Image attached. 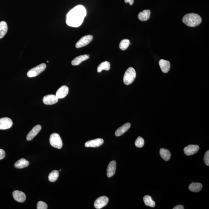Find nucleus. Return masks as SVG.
<instances>
[{
    "mask_svg": "<svg viewBox=\"0 0 209 209\" xmlns=\"http://www.w3.org/2000/svg\"><path fill=\"white\" fill-rule=\"evenodd\" d=\"M86 15V9L82 5H78L70 11L67 16V25L71 27H78L83 22Z\"/></svg>",
    "mask_w": 209,
    "mask_h": 209,
    "instance_id": "f257e3e1",
    "label": "nucleus"
},
{
    "mask_svg": "<svg viewBox=\"0 0 209 209\" xmlns=\"http://www.w3.org/2000/svg\"><path fill=\"white\" fill-rule=\"evenodd\" d=\"M182 21L188 27H193L199 25L202 22V19L197 14L189 13L184 16Z\"/></svg>",
    "mask_w": 209,
    "mask_h": 209,
    "instance_id": "f03ea898",
    "label": "nucleus"
},
{
    "mask_svg": "<svg viewBox=\"0 0 209 209\" xmlns=\"http://www.w3.org/2000/svg\"><path fill=\"white\" fill-rule=\"evenodd\" d=\"M136 77L135 70L133 67H129L125 73L123 78L124 82L125 85H130L133 83Z\"/></svg>",
    "mask_w": 209,
    "mask_h": 209,
    "instance_id": "7ed1b4c3",
    "label": "nucleus"
},
{
    "mask_svg": "<svg viewBox=\"0 0 209 209\" xmlns=\"http://www.w3.org/2000/svg\"><path fill=\"white\" fill-rule=\"evenodd\" d=\"M50 143L52 146L57 149H61L63 146V141L59 135L57 133H53L51 135Z\"/></svg>",
    "mask_w": 209,
    "mask_h": 209,
    "instance_id": "20e7f679",
    "label": "nucleus"
},
{
    "mask_svg": "<svg viewBox=\"0 0 209 209\" xmlns=\"http://www.w3.org/2000/svg\"><path fill=\"white\" fill-rule=\"evenodd\" d=\"M46 68V65L42 63L30 69L27 72V75L28 77L32 78L37 76L41 72H43Z\"/></svg>",
    "mask_w": 209,
    "mask_h": 209,
    "instance_id": "39448f33",
    "label": "nucleus"
},
{
    "mask_svg": "<svg viewBox=\"0 0 209 209\" xmlns=\"http://www.w3.org/2000/svg\"><path fill=\"white\" fill-rule=\"evenodd\" d=\"M93 39V36L88 35L85 36L81 38L76 43V47L78 49L84 47L88 45L92 42Z\"/></svg>",
    "mask_w": 209,
    "mask_h": 209,
    "instance_id": "423d86ee",
    "label": "nucleus"
},
{
    "mask_svg": "<svg viewBox=\"0 0 209 209\" xmlns=\"http://www.w3.org/2000/svg\"><path fill=\"white\" fill-rule=\"evenodd\" d=\"M109 199L107 196H103L98 198L94 203V207L96 209H100L106 206Z\"/></svg>",
    "mask_w": 209,
    "mask_h": 209,
    "instance_id": "0eeeda50",
    "label": "nucleus"
},
{
    "mask_svg": "<svg viewBox=\"0 0 209 209\" xmlns=\"http://www.w3.org/2000/svg\"><path fill=\"white\" fill-rule=\"evenodd\" d=\"M12 120L8 117H3L0 119V130H5L10 128L13 126Z\"/></svg>",
    "mask_w": 209,
    "mask_h": 209,
    "instance_id": "6e6552de",
    "label": "nucleus"
},
{
    "mask_svg": "<svg viewBox=\"0 0 209 209\" xmlns=\"http://www.w3.org/2000/svg\"><path fill=\"white\" fill-rule=\"evenodd\" d=\"M59 98L53 95H49L44 96L43 99L44 104L47 105H52L58 102Z\"/></svg>",
    "mask_w": 209,
    "mask_h": 209,
    "instance_id": "1a4fd4ad",
    "label": "nucleus"
},
{
    "mask_svg": "<svg viewBox=\"0 0 209 209\" xmlns=\"http://www.w3.org/2000/svg\"><path fill=\"white\" fill-rule=\"evenodd\" d=\"M199 149L198 146L191 144L184 148V152L185 154L187 156H191L197 153L198 152Z\"/></svg>",
    "mask_w": 209,
    "mask_h": 209,
    "instance_id": "9d476101",
    "label": "nucleus"
},
{
    "mask_svg": "<svg viewBox=\"0 0 209 209\" xmlns=\"http://www.w3.org/2000/svg\"><path fill=\"white\" fill-rule=\"evenodd\" d=\"M104 143V140L103 139L97 138L87 141L85 143V146L86 147L97 148L101 146Z\"/></svg>",
    "mask_w": 209,
    "mask_h": 209,
    "instance_id": "9b49d317",
    "label": "nucleus"
},
{
    "mask_svg": "<svg viewBox=\"0 0 209 209\" xmlns=\"http://www.w3.org/2000/svg\"><path fill=\"white\" fill-rule=\"evenodd\" d=\"M41 129H42V127L40 125H37L33 128L32 130L27 135V141H30L32 140L34 137L39 133Z\"/></svg>",
    "mask_w": 209,
    "mask_h": 209,
    "instance_id": "f8f14e48",
    "label": "nucleus"
},
{
    "mask_svg": "<svg viewBox=\"0 0 209 209\" xmlns=\"http://www.w3.org/2000/svg\"><path fill=\"white\" fill-rule=\"evenodd\" d=\"M68 93L69 88L66 85H63L57 90L56 96L59 99H62L65 98Z\"/></svg>",
    "mask_w": 209,
    "mask_h": 209,
    "instance_id": "ddd939ff",
    "label": "nucleus"
},
{
    "mask_svg": "<svg viewBox=\"0 0 209 209\" xmlns=\"http://www.w3.org/2000/svg\"><path fill=\"white\" fill-rule=\"evenodd\" d=\"M116 169V162L115 160L110 162L107 169V176L112 177L115 174Z\"/></svg>",
    "mask_w": 209,
    "mask_h": 209,
    "instance_id": "4468645a",
    "label": "nucleus"
},
{
    "mask_svg": "<svg viewBox=\"0 0 209 209\" xmlns=\"http://www.w3.org/2000/svg\"><path fill=\"white\" fill-rule=\"evenodd\" d=\"M13 195L14 198L16 201L23 203L26 200V196L25 194L20 191H14L13 192Z\"/></svg>",
    "mask_w": 209,
    "mask_h": 209,
    "instance_id": "2eb2a0df",
    "label": "nucleus"
},
{
    "mask_svg": "<svg viewBox=\"0 0 209 209\" xmlns=\"http://www.w3.org/2000/svg\"><path fill=\"white\" fill-rule=\"evenodd\" d=\"M159 64L161 69L163 73H166L169 71L170 68V64L169 61L161 59L159 60Z\"/></svg>",
    "mask_w": 209,
    "mask_h": 209,
    "instance_id": "dca6fc26",
    "label": "nucleus"
},
{
    "mask_svg": "<svg viewBox=\"0 0 209 209\" xmlns=\"http://www.w3.org/2000/svg\"><path fill=\"white\" fill-rule=\"evenodd\" d=\"M130 127V123L125 124L123 126H121L116 130L115 132V135L116 137H120L124 134L128 130Z\"/></svg>",
    "mask_w": 209,
    "mask_h": 209,
    "instance_id": "f3484780",
    "label": "nucleus"
},
{
    "mask_svg": "<svg viewBox=\"0 0 209 209\" xmlns=\"http://www.w3.org/2000/svg\"><path fill=\"white\" fill-rule=\"evenodd\" d=\"M90 58L89 55H84L76 57L71 62V64L73 66H77L80 64L82 62Z\"/></svg>",
    "mask_w": 209,
    "mask_h": 209,
    "instance_id": "a211bd4d",
    "label": "nucleus"
},
{
    "mask_svg": "<svg viewBox=\"0 0 209 209\" xmlns=\"http://www.w3.org/2000/svg\"><path fill=\"white\" fill-rule=\"evenodd\" d=\"M150 13L151 11L150 10H144L139 13L138 18L141 21H146L150 18Z\"/></svg>",
    "mask_w": 209,
    "mask_h": 209,
    "instance_id": "6ab92c4d",
    "label": "nucleus"
},
{
    "mask_svg": "<svg viewBox=\"0 0 209 209\" xmlns=\"http://www.w3.org/2000/svg\"><path fill=\"white\" fill-rule=\"evenodd\" d=\"M29 165V162L24 159H21L17 161L14 164L15 167L17 169H23L27 167Z\"/></svg>",
    "mask_w": 209,
    "mask_h": 209,
    "instance_id": "aec40b11",
    "label": "nucleus"
},
{
    "mask_svg": "<svg viewBox=\"0 0 209 209\" xmlns=\"http://www.w3.org/2000/svg\"><path fill=\"white\" fill-rule=\"evenodd\" d=\"M203 185L200 183H194L190 184L189 189L190 191L193 192H198L201 190Z\"/></svg>",
    "mask_w": 209,
    "mask_h": 209,
    "instance_id": "412c9836",
    "label": "nucleus"
},
{
    "mask_svg": "<svg viewBox=\"0 0 209 209\" xmlns=\"http://www.w3.org/2000/svg\"><path fill=\"white\" fill-rule=\"evenodd\" d=\"M160 156L164 160L167 161L169 160L171 157V153L169 150L161 148L159 151Z\"/></svg>",
    "mask_w": 209,
    "mask_h": 209,
    "instance_id": "4be33fe9",
    "label": "nucleus"
},
{
    "mask_svg": "<svg viewBox=\"0 0 209 209\" xmlns=\"http://www.w3.org/2000/svg\"><path fill=\"white\" fill-rule=\"evenodd\" d=\"M8 30L7 24L5 21L0 22V39L2 38L6 34Z\"/></svg>",
    "mask_w": 209,
    "mask_h": 209,
    "instance_id": "5701e85b",
    "label": "nucleus"
},
{
    "mask_svg": "<svg viewBox=\"0 0 209 209\" xmlns=\"http://www.w3.org/2000/svg\"><path fill=\"white\" fill-rule=\"evenodd\" d=\"M111 68V64L108 61H104L101 63L97 67V71L98 72H101L103 70L109 71Z\"/></svg>",
    "mask_w": 209,
    "mask_h": 209,
    "instance_id": "b1692460",
    "label": "nucleus"
},
{
    "mask_svg": "<svg viewBox=\"0 0 209 209\" xmlns=\"http://www.w3.org/2000/svg\"><path fill=\"white\" fill-rule=\"evenodd\" d=\"M143 200L144 204L146 205L149 206V207H155V203L152 200V198L151 196L146 195L144 197Z\"/></svg>",
    "mask_w": 209,
    "mask_h": 209,
    "instance_id": "393cba45",
    "label": "nucleus"
},
{
    "mask_svg": "<svg viewBox=\"0 0 209 209\" xmlns=\"http://www.w3.org/2000/svg\"><path fill=\"white\" fill-rule=\"evenodd\" d=\"M59 175V172L57 170H54L50 172L49 174V181L51 182H55L57 181Z\"/></svg>",
    "mask_w": 209,
    "mask_h": 209,
    "instance_id": "a878e982",
    "label": "nucleus"
},
{
    "mask_svg": "<svg viewBox=\"0 0 209 209\" xmlns=\"http://www.w3.org/2000/svg\"><path fill=\"white\" fill-rule=\"evenodd\" d=\"M130 45V40L125 39L122 40L119 44V48L122 50H125Z\"/></svg>",
    "mask_w": 209,
    "mask_h": 209,
    "instance_id": "bb28decb",
    "label": "nucleus"
},
{
    "mask_svg": "<svg viewBox=\"0 0 209 209\" xmlns=\"http://www.w3.org/2000/svg\"><path fill=\"white\" fill-rule=\"evenodd\" d=\"M144 140L141 137H137V140H136L135 142V145L139 148H142L144 146Z\"/></svg>",
    "mask_w": 209,
    "mask_h": 209,
    "instance_id": "cd10ccee",
    "label": "nucleus"
},
{
    "mask_svg": "<svg viewBox=\"0 0 209 209\" xmlns=\"http://www.w3.org/2000/svg\"><path fill=\"white\" fill-rule=\"evenodd\" d=\"M47 204L43 201H39L37 204V209H47Z\"/></svg>",
    "mask_w": 209,
    "mask_h": 209,
    "instance_id": "c85d7f7f",
    "label": "nucleus"
},
{
    "mask_svg": "<svg viewBox=\"0 0 209 209\" xmlns=\"http://www.w3.org/2000/svg\"><path fill=\"white\" fill-rule=\"evenodd\" d=\"M204 161L205 163L207 166H209V151L208 150L206 152L204 157Z\"/></svg>",
    "mask_w": 209,
    "mask_h": 209,
    "instance_id": "c756f323",
    "label": "nucleus"
},
{
    "mask_svg": "<svg viewBox=\"0 0 209 209\" xmlns=\"http://www.w3.org/2000/svg\"><path fill=\"white\" fill-rule=\"evenodd\" d=\"M5 153L3 150L0 149V160L5 158Z\"/></svg>",
    "mask_w": 209,
    "mask_h": 209,
    "instance_id": "7c9ffc66",
    "label": "nucleus"
},
{
    "mask_svg": "<svg viewBox=\"0 0 209 209\" xmlns=\"http://www.w3.org/2000/svg\"><path fill=\"white\" fill-rule=\"evenodd\" d=\"M173 209H184V207L182 205H178L176 207H173Z\"/></svg>",
    "mask_w": 209,
    "mask_h": 209,
    "instance_id": "2f4dec72",
    "label": "nucleus"
},
{
    "mask_svg": "<svg viewBox=\"0 0 209 209\" xmlns=\"http://www.w3.org/2000/svg\"><path fill=\"white\" fill-rule=\"evenodd\" d=\"M125 2L126 3H129L130 5H133V4H134V0H124Z\"/></svg>",
    "mask_w": 209,
    "mask_h": 209,
    "instance_id": "473e14b6",
    "label": "nucleus"
},
{
    "mask_svg": "<svg viewBox=\"0 0 209 209\" xmlns=\"http://www.w3.org/2000/svg\"><path fill=\"white\" fill-rule=\"evenodd\" d=\"M59 171H60V172L61 171V169H60V170H59Z\"/></svg>",
    "mask_w": 209,
    "mask_h": 209,
    "instance_id": "72a5a7b5",
    "label": "nucleus"
}]
</instances>
